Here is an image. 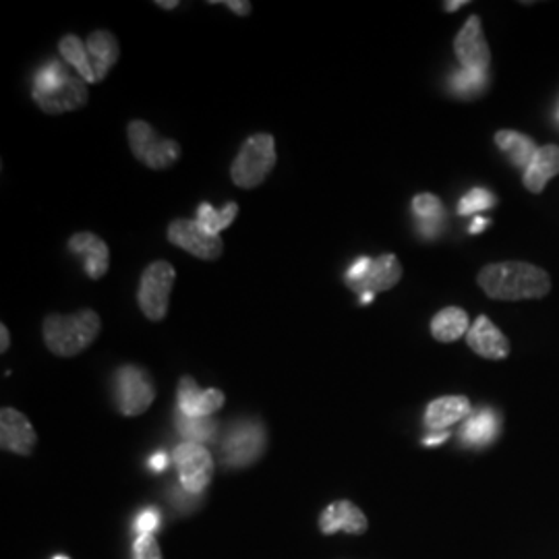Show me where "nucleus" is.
<instances>
[{
	"instance_id": "f257e3e1",
	"label": "nucleus",
	"mask_w": 559,
	"mask_h": 559,
	"mask_svg": "<svg viewBox=\"0 0 559 559\" xmlns=\"http://www.w3.org/2000/svg\"><path fill=\"white\" fill-rule=\"evenodd\" d=\"M480 288L489 299H543L551 290V278L526 261H498L485 265L477 276Z\"/></svg>"
},
{
	"instance_id": "f03ea898",
	"label": "nucleus",
	"mask_w": 559,
	"mask_h": 559,
	"mask_svg": "<svg viewBox=\"0 0 559 559\" xmlns=\"http://www.w3.org/2000/svg\"><path fill=\"white\" fill-rule=\"evenodd\" d=\"M100 334V318L92 309L75 316H48L44 320V342L57 357H75Z\"/></svg>"
},
{
	"instance_id": "7ed1b4c3",
	"label": "nucleus",
	"mask_w": 559,
	"mask_h": 559,
	"mask_svg": "<svg viewBox=\"0 0 559 559\" xmlns=\"http://www.w3.org/2000/svg\"><path fill=\"white\" fill-rule=\"evenodd\" d=\"M276 166V140L267 133H258L242 143L239 156L230 168L233 182L240 189H255Z\"/></svg>"
},
{
	"instance_id": "20e7f679",
	"label": "nucleus",
	"mask_w": 559,
	"mask_h": 559,
	"mask_svg": "<svg viewBox=\"0 0 559 559\" xmlns=\"http://www.w3.org/2000/svg\"><path fill=\"white\" fill-rule=\"evenodd\" d=\"M177 280V272L168 261H154L141 276L138 300L147 320L162 321L168 311V300Z\"/></svg>"
},
{
	"instance_id": "39448f33",
	"label": "nucleus",
	"mask_w": 559,
	"mask_h": 559,
	"mask_svg": "<svg viewBox=\"0 0 559 559\" xmlns=\"http://www.w3.org/2000/svg\"><path fill=\"white\" fill-rule=\"evenodd\" d=\"M265 429L260 420H240L222 441V464L240 468L258 462L265 450Z\"/></svg>"
},
{
	"instance_id": "423d86ee",
	"label": "nucleus",
	"mask_w": 559,
	"mask_h": 559,
	"mask_svg": "<svg viewBox=\"0 0 559 559\" xmlns=\"http://www.w3.org/2000/svg\"><path fill=\"white\" fill-rule=\"evenodd\" d=\"M127 133L135 158L154 170H164L180 158L179 143L160 138L145 120H131Z\"/></svg>"
},
{
	"instance_id": "0eeeda50",
	"label": "nucleus",
	"mask_w": 559,
	"mask_h": 559,
	"mask_svg": "<svg viewBox=\"0 0 559 559\" xmlns=\"http://www.w3.org/2000/svg\"><path fill=\"white\" fill-rule=\"evenodd\" d=\"M115 396H117L120 415L138 417L152 406V402L156 399V390L143 369L124 365L115 376Z\"/></svg>"
},
{
	"instance_id": "6e6552de",
	"label": "nucleus",
	"mask_w": 559,
	"mask_h": 559,
	"mask_svg": "<svg viewBox=\"0 0 559 559\" xmlns=\"http://www.w3.org/2000/svg\"><path fill=\"white\" fill-rule=\"evenodd\" d=\"M175 464L179 468L180 485L187 493L198 496L207 489V485L214 479V459L201 443L182 441L177 445Z\"/></svg>"
},
{
	"instance_id": "1a4fd4ad",
	"label": "nucleus",
	"mask_w": 559,
	"mask_h": 559,
	"mask_svg": "<svg viewBox=\"0 0 559 559\" xmlns=\"http://www.w3.org/2000/svg\"><path fill=\"white\" fill-rule=\"evenodd\" d=\"M168 240L198 260H218L224 251L221 237L207 233L198 221L173 222L168 228Z\"/></svg>"
},
{
	"instance_id": "9d476101",
	"label": "nucleus",
	"mask_w": 559,
	"mask_h": 559,
	"mask_svg": "<svg viewBox=\"0 0 559 559\" xmlns=\"http://www.w3.org/2000/svg\"><path fill=\"white\" fill-rule=\"evenodd\" d=\"M454 52L459 57L460 64L466 71L487 75L489 64H491V50H489V44L485 40L483 25H480L477 15L468 17L466 23L462 25L459 36L454 38Z\"/></svg>"
},
{
	"instance_id": "9b49d317",
	"label": "nucleus",
	"mask_w": 559,
	"mask_h": 559,
	"mask_svg": "<svg viewBox=\"0 0 559 559\" xmlns=\"http://www.w3.org/2000/svg\"><path fill=\"white\" fill-rule=\"evenodd\" d=\"M402 278V265L399 258L388 253L376 258L369 263L367 272L355 282H346L359 297H376L378 293L390 290L399 284Z\"/></svg>"
},
{
	"instance_id": "f8f14e48",
	"label": "nucleus",
	"mask_w": 559,
	"mask_h": 559,
	"mask_svg": "<svg viewBox=\"0 0 559 559\" xmlns=\"http://www.w3.org/2000/svg\"><path fill=\"white\" fill-rule=\"evenodd\" d=\"M38 443V436L29 419L15 408H2L0 413V445L4 452L29 456Z\"/></svg>"
},
{
	"instance_id": "ddd939ff",
	"label": "nucleus",
	"mask_w": 559,
	"mask_h": 559,
	"mask_svg": "<svg viewBox=\"0 0 559 559\" xmlns=\"http://www.w3.org/2000/svg\"><path fill=\"white\" fill-rule=\"evenodd\" d=\"M179 411L182 415L191 419H207L216 411H221L226 402V396L221 390L210 388V390H200L193 378H182L179 381Z\"/></svg>"
},
{
	"instance_id": "4468645a",
	"label": "nucleus",
	"mask_w": 559,
	"mask_h": 559,
	"mask_svg": "<svg viewBox=\"0 0 559 559\" xmlns=\"http://www.w3.org/2000/svg\"><path fill=\"white\" fill-rule=\"evenodd\" d=\"M87 83L69 73L59 87H55L48 94H34V100L40 106L41 112L46 115H62L78 110L87 102Z\"/></svg>"
},
{
	"instance_id": "2eb2a0df",
	"label": "nucleus",
	"mask_w": 559,
	"mask_h": 559,
	"mask_svg": "<svg viewBox=\"0 0 559 559\" xmlns=\"http://www.w3.org/2000/svg\"><path fill=\"white\" fill-rule=\"evenodd\" d=\"M466 344L483 359L503 360L510 357V340L506 338L500 328L485 316L477 318L471 325L466 334Z\"/></svg>"
},
{
	"instance_id": "dca6fc26",
	"label": "nucleus",
	"mask_w": 559,
	"mask_h": 559,
	"mask_svg": "<svg viewBox=\"0 0 559 559\" xmlns=\"http://www.w3.org/2000/svg\"><path fill=\"white\" fill-rule=\"evenodd\" d=\"M369 528V520L362 514L357 503L348 500L330 503L320 516V531L323 535L346 533V535H362Z\"/></svg>"
},
{
	"instance_id": "f3484780",
	"label": "nucleus",
	"mask_w": 559,
	"mask_h": 559,
	"mask_svg": "<svg viewBox=\"0 0 559 559\" xmlns=\"http://www.w3.org/2000/svg\"><path fill=\"white\" fill-rule=\"evenodd\" d=\"M69 249L73 255H80L83 260L85 274L92 280H100L110 265V253L106 242L92 235V233H80L69 239Z\"/></svg>"
},
{
	"instance_id": "a211bd4d",
	"label": "nucleus",
	"mask_w": 559,
	"mask_h": 559,
	"mask_svg": "<svg viewBox=\"0 0 559 559\" xmlns=\"http://www.w3.org/2000/svg\"><path fill=\"white\" fill-rule=\"evenodd\" d=\"M471 413H473V404L466 396H441L429 402L425 411V425L431 431H441L471 417Z\"/></svg>"
},
{
	"instance_id": "6ab92c4d",
	"label": "nucleus",
	"mask_w": 559,
	"mask_h": 559,
	"mask_svg": "<svg viewBox=\"0 0 559 559\" xmlns=\"http://www.w3.org/2000/svg\"><path fill=\"white\" fill-rule=\"evenodd\" d=\"M559 175V145H543L537 156L531 162V166L524 170L522 182L524 187L539 195L545 191V185L551 179H556Z\"/></svg>"
},
{
	"instance_id": "aec40b11",
	"label": "nucleus",
	"mask_w": 559,
	"mask_h": 559,
	"mask_svg": "<svg viewBox=\"0 0 559 559\" xmlns=\"http://www.w3.org/2000/svg\"><path fill=\"white\" fill-rule=\"evenodd\" d=\"M85 46H87V55H90L96 81L104 80L108 75L110 67L119 60V41L110 32L98 29V32L90 34Z\"/></svg>"
},
{
	"instance_id": "412c9836",
	"label": "nucleus",
	"mask_w": 559,
	"mask_h": 559,
	"mask_svg": "<svg viewBox=\"0 0 559 559\" xmlns=\"http://www.w3.org/2000/svg\"><path fill=\"white\" fill-rule=\"evenodd\" d=\"M471 318L464 309L460 307H445L441 309L440 313L431 321V334L438 342L450 344L456 342L468 334L471 330Z\"/></svg>"
},
{
	"instance_id": "4be33fe9",
	"label": "nucleus",
	"mask_w": 559,
	"mask_h": 559,
	"mask_svg": "<svg viewBox=\"0 0 559 559\" xmlns=\"http://www.w3.org/2000/svg\"><path fill=\"white\" fill-rule=\"evenodd\" d=\"M496 143L500 147L501 152L510 158V162L514 166H519L522 170H526L531 166L533 158L537 156L540 147L526 135H522L519 131H510V129H503L496 133Z\"/></svg>"
},
{
	"instance_id": "5701e85b",
	"label": "nucleus",
	"mask_w": 559,
	"mask_h": 559,
	"mask_svg": "<svg viewBox=\"0 0 559 559\" xmlns=\"http://www.w3.org/2000/svg\"><path fill=\"white\" fill-rule=\"evenodd\" d=\"M413 212L419 218L423 237H427V239L438 237L441 218H443V205H441L440 198H436L431 193H420L413 200Z\"/></svg>"
},
{
	"instance_id": "b1692460",
	"label": "nucleus",
	"mask_w": 559,
	"mask_h": 559,
	"mask_svg": "<svg viewBox=\"0 0 559 559\" xmlns=\"http://www.w3.org/2000/svg\"><path fill=\"white\" fill-rule=\"evenodd\" d=\"M60 55L62 59L67 60L75 73L80 75L81 80L85 83H94L96 75L90 62V55H87V46H83V41L78 36H64L59 44Z\"/></svg>"
},
{
	"instance_id": "393cba45",
	"label": "nucleus",
	"mask_w": 559,
	"mask_h": 559,
	"mask_svg": "<svg viewBox=\"0 0 559 559\" xmlns=\"http://www.w3.org/2000/svg\"><path fill=\"white\" fill-rule=\"evenodd\" d=\"M237 212H239V205L235 201H230L221 212H216L210 203H201L200 210H198V222L207 233L218 235L221 230L228 228L233 224Z\"/></svg>"
},
{
	"instance_id": "a878e982",
	"label": "nucleus",
	"mask_w": 559,
	"mask_h": 559,
	"mask_svg": "<svg viewBox=\"0 0 559 559\" xmlns=\"http://www.w3.org/2000/svg\"><path fill=\"white\" fill-rule=\"evenodd\" d=\"M216 420L210 419H191L182 413H177V429L180 436L191 443H201V441L212 440L216 433Z\"/></svg>"
},
{
	"instance_id": "bb28decb",
	"label": "nucleus",
	"mask_w": 559,
	"mask_h": 559,
	"mask_svg": "<svg viewBox=\"0 0 559 559\" xmlns=\"http://www.w3.org/2000/svg\"><path fill=\"white\" fill-rule=\"evenodd\" d=\"M493 429H496L493 417H491V413L485 411V413H480L477 417L468 420V425L464 429V438L471 443H485V441L493 438Z\"/></svg>"
},
{
	"instance_id": "cd10ccee",
	"label": "nucleus",
	"mask_w": 559,
	"mask_h": 559,
	"mask_svg": "<svg viewBox=\"0 0 559 559\" xmlns=\"http://www.w3.org/2000/svg\"><path fill=\"white\" fill-rule=\"evenodd\" d=\"M493 195L489 193V191H485V189H473L471 193H466L459 203V214L460 216H471V214H475V212H480V210H487V207H491L493 205Z\"/></svg>"
},
{
	"instance_id": "c85d7f7f",
	"label": "nucleus",
	"mask_w": 559,
	"mask_h": 559,
	"mask_svg": "<svg viewBox=\"0 0 559 559\" xmlns=\"http://www.w3.org/2000/svg\"><path fill=\"white\" fill-rule=\"evenodd\" d=\"M485 78L487 75H480V73H473V71L464 69L462 73H456V78L452 80V83H454V90L459 94H473V92H480L483 90Z\"/></svg>"
},
{
	"instance_id": "c756f323",
	"label": "nucleus",
	"mask_w": 559,
	"mask_h": 559,
	"mask_svg": "<svg viewBox=\"0 0 559 559\" xmlns=\"http://www.w3.org/2000/svg\"><path fill=\"white\" fill-rule=\"evenodd\" d=\"M135 559H162L160 545L154 535H140L133 547Z\"/></svg>"
},
{
	"instance_id": "7c9ffc66",
	"label": "nucleus",
	"mask_w": 559,
	"mask_h": 559,
	"mask_svg": "<svg viewBox=\"0 0 559 559\" xmlns=\"http://www.w3.org/2000/svg\"><path fill=\"white\" fill-rule=\"evenodd\" d=\"M158 524H160V514L156 510H145L140 519H138L140 535H154Z\"/></svg>"
},
{
	"instance_id": "2f4dec72",
	"label": "nucleus",
	"mask_w": 559,
	"mask_h": 559,
	"mask_svg": "<svg viewBox=\"0 0 559 559\" xmlns=\"http://www.w3.org/2000/svg\"><path fill=\"white\" fill-rule=\"evenodd\" d=\"M224 7H228L230 11H235L237 15H249L251 13V2H235V0H226Z\"/></svg>"
},
{
	"instance_id": "473e14b6",
	"label": "nucleus",
	"mask_w": 559,
	"mask_h": 559,
	"mask_svg": "<svg viewBox=\"0 0 559 559\" xmlns=\"http://www.w3.org/2000/svg\"><path fill=\"white\" fill-rule=\"evenodd\" d=\"M0 336H2V342H0V353H7V350H9V346H11V336H9L7 325H0Z\"/></svg>"
},
{
	"instance_id": "72a5a7b5",
	"label": "nucleus",
	"mask_w": 559,
	"mask_h": 559,
	"mask_svg": "<svg viewBox=\"0 0 559 559\" xmlns=\"http://www.w3.org/2000/svg\"><path fill=\"white\" fill-rule=\"evenodd\" d=\"M150 466H152L154 471H164V468H166V456H164V454H154L152 460H150Z\"/></svg>"
},
{
	"instance_id": "f704fd0d",
	"label": "nucleus",
	"mask_w": 559,
	"mask_h": 559,
	"mask_svg": "<svg viewBox=\"0 0 559 559\" xmlns=\"http://www.w3.org/2000/svg\"><path fill=\"white\" fill-rule=\"evenodd\" d=\"M464 4H468V0H456V2H443V9H445L448 13H454V11H459L460 7H464Z\"/></svg>"
},
{
	"instance_id": "c9c22d12",
	"label": "nucleus",
	"mask_w": 559,
	"mask_h": 559,
	"mask_svg": "<svg viewBox=\"0 0 559 559\" xmlns=\"http://www.w3.org/2000/svg\"><path fill=\"white\" fill-rule=\"evenodd\" d=\"M485 224H487V222L485 221H475V224L471 226V233H479V230H483V228H485Z\"/></svg>"
},
{
	"instance_id": "e433bc0d",
	"label": "nucleus",
	"mask_w": 559,
	"mask_h": 559,
	"mask_svg": "<svg viewBox=\"0 0 559 559\" xmlns=\"http://www.w3.org/2000/svg\"><path fill=\"white\" fill-rule=\"evenodd\" d=\"M158 7H162V9H175V7H179V2L177 0H173V2H158Z\"/></svg>"
},
{
	"instance_id": "4c0bfd02",
	"label": "nucleus",
	"mask_w": 559,
	"mask_h": 559,
	"mask_svg": "<svg viewBox=\"0 0 559 559\" xmlns=\"http://www.w3.org/2000/svg\"><path fill=\"white\" fill-rule=\"evenodd\" d=\"M55 559H69V558H64V556H57V558Z\"/></svg>"
}]
</instances>
